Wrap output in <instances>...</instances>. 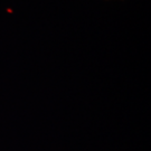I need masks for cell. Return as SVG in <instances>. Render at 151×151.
<instances>
[]
</instances>
